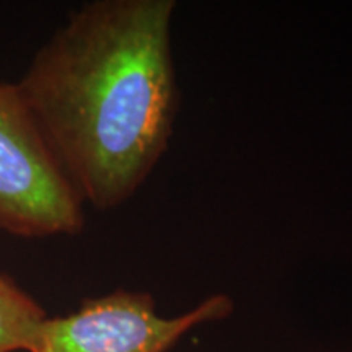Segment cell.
Here are the masks:
<instances>
[{
	"instance_id": "cell-1",
	"label": "cell",
	"mask_w": 352,
	"mask_h": 352,
	"mask_svg": "<svg viewBox=\"0 0 352 352\" xmlns=\"http://www.w3.org/2000/svg\"><path fill=\"white\" fill-rule=\"evenodd\" d=\"M175 0H96L16 83L57 164L100 210L129 201L168 148L179 107Z\"/></svg>"
},
{
	"instance_id": "cell-2",
	"label": "cell",
	"mask_w": 352,
	"mask_h": 352,
	"mask_svg": "<svg viewBox=\"0 0 352 352\" xmlns=\"http://www.w3.org/2000/svg\"><path fill=\"white\" fill-rule=\"evenodd\" d=\"M83 199L52 155L16 83H0V232L76 235Z\"/></svg>"
},
{
	"instance_id": "cell-3",
	"label": "cell",
	"mask_w": 352,
	"mask_h": 352,
	"mask_svg": "<svg viewBox=\"0 0 352 352\" xmlns=\"http://www.w3.org/2000/svg\"><path fill=\"white\" fill-rule=\"evenodd\" d=\"M232 298L215 294L186 314L165 318L147 292L116 290L44 321L36 352H168L188 331L227 318Z\"/></svg>"
},
{
	"instance_id": "cell-4",
	"label": "cell",
	"mask_w": 352,
	"mask_h": 352,
	"mask_svg": "<svg viewBox=\"0 0 352 352\" xmlns=\"http://www.w3.org/2000/svg\"><path fill=\"white\" fill-rule=\"evenodd\" d=\"M46 320L33 297L0 274V352H36Z\"/></svg>"
}]
</instances>
